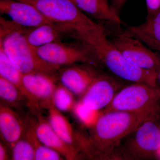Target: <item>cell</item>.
<instances>
[{
  "instance_id": "obj_1",
  "label": "cell",
  "mask_w": 160,
  "mask_h": 160,
  "mask_svg": "<svg viewBox=\"0 0 160 160\" xmlns=\"http://www.w3.org/2000/svg\"><path fill=\"white\" fill-rule=\"evenodd\" d=\"M31 4L52 22L70 26L79 41L92 45L106 35L102 25L95 22L71 0H16Z\"/></svg>"
},
{
  "instance_id": "obj_2",
  "label": "cell",
  "mask_w": 160,
  "mask_h": 160,
  "mask_svg": "<svg viewBox=\"0 0 160 160\" xmlns=\"http://www.w3.org/2000/svg\"><path fill=\"white\" fill-rule=\"evenodd\" d=\"M145 121L142 116L129 112H104L92 128L91 146L100 154L110 155L121 141Z\"/></svg>"
},
{
  "instance_id": "obj_3",
  "label": "cell",
  "mask_w": 160,
  "mask_h": 160,
  "mask_svg": "<svg viewBox=\"0 0 160 160\" xmlns=\"http://www.w3.org/2000/svg\"><path fill=\"white\" fill-rule=\"evenodd\" d=\"M119 110L140 115L146 120L160 119V88L134 83L122 88L104 112Z\"/></svg>"
},
{
  "instance_id": "obj_4",
  "label": "cell",
  "mask_w": 160,
  "mask_h": 160,
  "mask_svg": "<svg viewBox=\"0 0 160 160\" xmlns=\"http://www.w3.org/2000/svg\"><path fill=\"white\" fill-rule=\"evenodd\" d=\"M26 30L18 28L1 37L0 47L23 74L40 72L58 77L61 67L45 62L26 37Z\"/></svg>"
},
{
  "instance_id": "obj_5",
  "label": "cell",
  "mask_w": 160,
  "mask_h": 160,
  "mask_svg": "<svg viewBox=\"0 0 160 160\" xmlns=\"http://www.w3.org/2000/svg\"><path fill=\"white\" fill-rule=\"evenodd\" d=\"M93 46L100 64L104 65L118 77L134 83L158 87V72L141 69L129 62L112 45L107 36L99 40Z\"/></svg>"
},
{
  "instance_id": "obj_6",
  "label": "cell",
  "mask_w": 160,
  "mask_h": 160,
  "mask_svg": "<svg viewBox=\"0 0 160 160\" xmlns=\"http://www.w3.org/2000/svg\"><path fill=\"white\" fill-rule=\"evenodd\" d=\"M35 49L42 59L61 67L78 63L92 65L100 64L94 47L82 41L77 40L73 42H55Z\"/></svg>"
},
{
  "instance_id": "obj_7",
  "label": "cell",
  "mask_w": 160,
  "mask_h": 160,
  "mask_svg": "<svg viewBox=\"0 0 160 160\" xmlns=\"http://www.w3.org/2000/svg\"><path fill=\"white\" fill-rule=\"evenodd\" d=\"M155 120L144 121L128 135L121 154L127 159L149 158L160 149V129Z\"/></svg>"
},
{
  "instance_id": "obj_8",
  "label": "cell",
  "mask_w": 160,
  "mask_h": 160,
  "mask_svg": "<svg viewBox=\"0 0 160 160\" xmlns=\"http://www.w3.org/2000/svg\"><path fill=\"white\" fill-rule=\"evenodd\" d=\"M109 42L129 62L145 70L158 72L160 69V53L153 51L139 40L123 31L115 33Z\"/></svg>"
},
{
  "instance_id": "obj_9",
  "label": "cell",
  "mask_w": 160,
  "mask_h": 160,
  "mask_svg": "<svg viewBox=\"0 0 160 160\" xmlns=\"http://www.w3.org/2000/svg\"><path fill=\"white\" fill-rule=\"evenodd\" d=\"M58 77L40 72L23 74L24 95L29 106L33 109L40 106L46 109L52 104V96L56 87Z\"/></svg>"
},
{
  "instance_id": "obj_10",
  "label": "cell",
  "mask_w": 160,
  "mask_h": 160,
  "mask_svg": "<svg viewBox=\"0 0 160 160\" xmlns=\"http://www.w3.org/2000/svg\"><path fill=\"white\" fill-rule=\"evenodd\" d=\"M0 12L7 15L12 22L22 28L33 29L43 24L54 23L34 6L16 0H0Z\"/></svg>"
},
{
  "instance_id": "obj_11",
  "label": "cell",
  "mask_w": 160,
  "mask_h": 160,
  "mask_svg": "<svg viewBox=\"0 0 160 160\" xmlns=\"http://www.w3.org/2000/svg\"><path fill=\"white\" fill-rule=\"evenodd\" d=\"M99 75L92 65L82 63L60 68L58 78L73 94L82 97Z\"/></svg>"
},
{
  "instance_id": "obj_12",
  "label": "cell",
  "mask_w": 160,
  "mask_h": 160,
  "mask_svg": "<svg viewBox=\"0 0 160 160\" xmlns=\"http://www.w3.org/2000/svg\"><path fill=\"white\" fill-rule=\"evenodd\" d=\"M118 86L113 79L100 75L89 86L80 100L86 106L100 110L111 102Z\"/></svg>"
},
{
  "instance_id": "obj_13",
  "label": "cell",
  "mask_w": 160,
  "mask_h": 160,
  "mask_svg": "<svg viewBox=\"0 0 160 160\" xmlns=\"http://www.w3.org/2000/svg\"><path fill=\"white\" fill-rule=\"evenodd\" d=\"M26 37L31 46L34 48L55 42H63L67 38L76 40L78 33L70 26L52 23L43 24L26 32Z\"/></svg>"
},
{
  "instance_id": "obj_14",
  "label": "cell",
  "mask_w": 160,
  "mask_h": 160,
  "mask_svg": "<svg viewBox=\"0 0 160 160\" xmlns=\"http://www.w3.org/2000/svg\"><path fill=\"white\" fill-rule=\"evenodd\" d=\"M35 122H30L40 142L45 146L54 149L66 160L77 159L78 149L66 143L52 128L48 121L42 117Z\"/></svg>"
},
{
  "instance_id": "obj_15",
  "label": "cell",
  "mask_w": 160,
  "mask_h": 160,
  "mask_svg": "<svg viewBox=\"0 0 160 160\" xmlns=\"http://www.w3.org/2000/svg\"><path fill=\"white\" fill-rule=\"evenodd\" d=\"M125 34L139 40L153 51L160 53V10L138 26H126Z\"/></svg>"
},
{
  "instance_id": "obj_16",
  "label": "cell",
  "mask_w": 160,
  "mask_h": 160,
  "mask_svg": "<svg viewBox=\"0 0 160 160\" xmlns=\"http://www.w3.org/2000/svg\"><path fill=\"white\" fill-rule=\"evenodd\" d=\"M26 128L18 115L3 103L0 106V132L3 142L11 149L22 137Z\"/></svg>"
},
{
  "instance_id": "obj_17",
  "label": "cell",
  "mask_w": 160,
  "mask_h": 160,
  "mask_svg": "<svg viewBox=\"0 0 160 160\" xmlns=\"http://www.w3.org/2000/svg\"><path fill=\"white\" fill-rule=\"evenodd\" d=\"M81 10L98 19L120 25L119 15L112 8L108 0H71Z\"/></svg>"
},
{
  "instance_id": "obj_18",
  "label": "cell",
  "mask_w": 160,
  "mask_h": 160,
  "mask_svg": "<svg viewBox=\"0 0 160 160\" xmlns=\"http://www.w3.org/2000/svg\"><path fill=\"white\" fill-rule=\"evenodd\" d=\"M48 109V122L61 138L69 145L78 149L75 134L69 120L52 104Z\"/></svg>"
},
{
  "instance_id": "obj_19",
  "label": "cell",
  "mask_w": 160,
  "mask_h": 160,
  "mask_svg": "<svg viewBox=\"0 0 160 160\" xmlns=\"http://www.w3.org/2000/svg\"><path fill=\"white\" fill-rule=\"evenodd\" d=\"M23 137L31 143L34 148L35 160H61L63 157L58 152L45 146L38 138L31 123L26 124Z\"/></svg>"
},
{
  "instance_id": "obj_20",
  "label": "cell",
  "mask_w": 160,
  "mask_h": 160,
  "mask_svg": "<svg viewBox=\"0 0 160 160\" xmlns=\"http://www.w3.org/2000/svg\"><path fill=\"white\" fill-rule=\"evenodd\" d=\"M23 75V73L7 56L2 47H0V77L16 86L24 95Z\"/></svg>"
},
{
  "instance_id": "obj_21",
  "label": "cell",
  "mask_w": 160,
  "mask_h": 160,
  "mask_svg": "<svg viewBox=\"0 0 160 160\" xmlns=\"http://www.w3.org/2000/svg\"><path fill=\"white\" fill-rule=\"evenodd\" d=\"M0 97L5 102L16 106L27 99L22 92L12 83L0 77ZM29 105V103H28Z\"/></svg>"
},
{
  "instance_id": "obj_22",
  "label": "cell",
  "mask_w": 160,
  "mask_h": 160,
  "mask_svg": "<svg viewBox=\"0 0 160 160\" xmlns=\"http://www.w3.org/2000/svg\"><path fill=\"white\" fill-rule=\"evenodd\" d=\"M52 104L61 112L72 110L76 102L74 94L69 89L60 83L57 85L52 96Z\"/></svg>"
},
{
  "instance_id": "obj_23",
  "label": "cell",
  "mask_w": 160,
  "mask_h": 160,
  "mask_svg": "<svg viewBox=\"0 0 160 160\" xmlns=\"http://www.w3.org/2000/svg\"><path fill=\"white\" fill-rule=\"evenodd\" d=\"M72 111L80 122L88 128H92L102 114L100 110L90 108L80 101L76 103Z\"/></svg>"
},
{
  "instance_id": "obj_24",
  "label": "cell",
  "mask_w": 160,
  "mask_h": 160,
  "mask_svg": "<svg viewBox=\"0 0 160 160\" xmlns=\"http://www.w3.org/2000/svg\"><path fill=\"white\" fill-rule=\"evenodd\" d=\"M10 149L12 160H35L34 148L24 137L15 143Z\"/></svg>"
},
{
  "instance_id": "obj_25",
  "label": "cell",
  "mask_w": 160,
  "mask_h": 160,
  "mask_svg": "<svg viewBox=\"0 0 160 160\" xmlns=\"http://www.w3.org/2000/svg\"><path fill=\"white\" fill-rule=\"evenodd\" d=\"M147 14L150 17L160 10V0H146Z\"/></svg>"
},
{
  "instance_id": "obj_26",
  "label": "cell",
  "mask_w": 160,
  "mask_h": 160,
  "mask_svg": "<svg viewBox=\"0 0 160 160\" xmlns=\"http://www.w3.org/2000/svg\"><path fill=\"white\" fill-rule=\"evenodd\" d=\"M127 0H110V6L119 15L120 12Z\"/></svg>"
},
{
  "instance_id": "obj_27",
  "label": "cell",
  "mask_w": 160,
  "mask_h": 160,
  "mask_svg": "<svg viewBox=\"0 0 160 160\" xmlns=\"http://www.w3.org/2000/svg\"><path fill=\"white\" fill-rule=\"evenodd\" d=\"M6 145L3 141L0 142V160H7L9 159L8 149L6 147Z\"/></svg>"
},
{
  "instance_id": "obj_28",
  "label": "cell",
  "mask_w": 160,
  "mask_h": 160,
  "mask_svg": "<svg viewBox=\"0 0 160 160\" xmlns=\"http://www.w3.org/2000/svg\"><path fill=\"white\" fill-rule=\"evenodd\" d=\"M158 82H159L160 85V69H159V70L158 72Z\"/></svg>"
},
{
  "instance_id": "obj_29",
  "label": "cell",
  "mask_w": 160,
  "mask_h": 160,
  "mask_svg": "<svg viewBox=\"0 0 160 160\" xmlns=\"http://www.w3.org/2000/svg\"></svg>"
}]
</instances>
